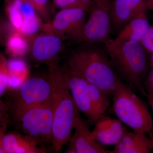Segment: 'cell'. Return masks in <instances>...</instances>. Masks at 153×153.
Segmentation results:
<instances>
[{"label": "cell", "mask_w": 153, "mask_h": 153, "mask_svg": "<svg viewBox=\"0 0 153 153\" xmlns=\"http://www.w3.org/2000/svg\"><path fill=\"white\" fill-rule=\"evenodd\" d=\"M69 89L78 110L83 113L91 124L97 121L89 91V83L83 78L67 71Z\"/></svg>", "instance_id": "obj_10"}, {"label": "cell", "mask_w": 153, "mask_h": 153, "mask_svg": "<svg viewBox=\"0 0 153 153\" xmlns=\"http://www.w3.org/2000/svg\"><path fill=\"white\" fill-rule=\"evenodd\" d=\"M68 6V8H79L85 11H88L87 7L81 0H65Z\"/></svg>", "instance_id": "obj_27"}, {"label": "cell", "mask_w": 153, "mask_h": 153, "mask_svg": "<svg viewBox=\"0 0 153 153\" xmlns=\"http://www.w3.org/2000/svg\"><path fill=\"white\" fill-rule=\"evenodd\" d=\"M6 60L0 64V100L8 87L9 73Z\"/></svg>", "instance_id": "obj_24"}, {"label": "cell", "mask_w": 153, "mask_h": 153, "mask_svg": "<svg viewBox=\"0 0 153 153\" xmlns=\"http://www.w3.org/2000/svg\"><path fill=\"white\" fill-rule=\"evenodd\" d=\"M63 47L62 38L54 33L35 36L30 46L33 60L38 63L50 62L56 57Z\"/></svg>", "instance_id": "obj_9"}, {"label": "cell", "mask_w": 153, "mask_h": 153, "mask_svg": "<svg viewBox=\"0 0 153 153\" xmlns=\"http://www.w3.org/2000/svg\"><path fill=\"white\" fill-rule=\"evenodd\" d=\"M146 11L137 14L121 29L114 40L140 42L150 27Z\"/></svg>", "instance_id": "obj_16"}, {"label": "cell", "mask_w": 153, "mask_h": 153, "mask_svg": "<svg viewBox=\"0 0 153 153\" xmlns=\"http://www.w3.org/2000/svg\"></svg>", "instance_id": "obj_35"}, {"label": "cell", "mask_w": 153, "mask_h": 153, "mask_svg": "<svg viewBox=\"0 0 153 153\" xmlns=\"http://www.w3.org/2000/svg\"><path fill=\"white\" fill-rule=\"evenodd\" d=\"M0 153H4V151L3 150L2 148H1V146H0Z\"/></svg>", "instance_id": "obj_33"}, {"label": "cell", "mask_w": 153, "mask_h": 153, "mask_svg": "<svg viewBox=\"0 0 153 153\" xmlns=\"http://www.w3.org/2000/svg\"><path fill=\"white\" fill-rule=\"evenodd\" d=\"M6 49L13 57H21L28 52L30 46L27 38L17 31L10 34L7 40Z\"/></svg>", "instance_id": "obj_19"}, {"label": "cell", "mask_w": 153, "mask_h": 153, "mask_svg": "<svg viewBox=\"0 0 153 153\" xmlns=\"http://www.w3.org/2000/svg\"><path fill=\"white\" fill-rule=\"evenodd\" d=\"M152 81L153 82V80H152Z\"/></svg>", "instance_id": "obj_36"}, {"label": "cell", "mask_w": 153, "mask_h": 153, "mask_svg": "<svg viewBox=\"0 0 153 153\" xmlns=\"http://www.w3.org/2000/svg\"><path fill=\"white\" fill-rule=\"evenodd\" d=\"M35 142L17 132H7L0 140V146L4 153H45Z\"/></svg>", "instance_id": "obj_14"}, {"label": "cell", "mask_w": 153, "mask_h": 153, "mask_svg": "<svg viewBox=\"0 0 153 153\" xmlns=\"http://www.w3.org/2000/svg\"><path fill=\"white\" fill-rule=\"evenodd\" d=\"M147 97L148 100H149V104L150 105L153 114V82L150 84L148 88V92L147 93Z\"/></svg>", "instance_id": "obj_28"}, {"label": "cell", "mask_w": 153, "mask_h": 153, "mask_svg": "<svg viewBox=\"0 0 153 153\" xmlns=\"http://www.w3.org/2000/svg\"><path fill=\"white\" fill-rule=\"evenodd\" d=\"M113 0H93L87 21L69 37L79 43L91 44L105 41L111 28Z\"/></svg>", "instance_id": "obj_6"}, {"label": "cell", "mask_w": 153, "mask_h": 153, "mask_svg": "<svg viewBox=\"0 0 153 153\" xmlns=\"http://www.w3.org/2000/svg\"><path fill=\"white\" fill-rule=\"evenodd\" d=\"M23 0H13L7 8V13L12 25L17 31H19L23 19L20 9Z\"/></svg>", "instance_id": "obj_20"}, {"label": "cell", "mask_w": 153, "mask_h": 153, "mask_svg": "<svg viewBox=\"0 0 153 153\" xmlns=\"http://www.w3.org/2000/svg\"><path fill=\"white\" fill-rule=\"evenodd\" d=\"M81 1H82V2L84 3V4L86 6L88 10L89 9H90L91 5L93 0H81Z\"/></svg>", "instance_id": "obj_30"}, {"label": "cell", "mask_w": 153, "mask_h": 153, "mask_svg": "<svg viewBox=\"0 0 153 153\" xmlns=\"http://www.w3.org/2000/svg\"><path fill=\"white\" fill-rule=\"evenodd\" d=\"M42 26L41 19L38 15L29 19H23V23L19 32L27 38L35 35Z\"/></svg>", "instance_id": "obj_21"}, {"label": "cell", "mask_w": 153, "mask_h": 153, "mask_svg": "<svg viewBox=\"0 0 153 153\" xmlns=\"http://www.w3.org/2000/svg\"><path fill=\"white\" fill-rule=\"evenodd\" d=\"M10 115L7 104L0 100V140L7 132L10 122Z\"/></svg>", "instance_id": "obj_23"}, {"label": "cell", "mask_w": 153, "mask_h": 153, "mask_svg": "<svg viewBox=\"0 0 153 153\" xmlns=\"http://www.w3.org/2000/svg\"><path fill=\"white\" fill-rule=\"evenodd\" d=\"M85 11L79 8L63 9L56 14L49 28L61 38H69L85 22Z\"/></svg>", "instance_id": "obj_8"}, {"label": "cell", "mask_w": 153, "mask_h": 153, "mask_svg": "<svg viewBox=\"0 0 153 153\" xmlns=\"http://www.w3.org/2000/svg\"><path fill=\"white\" fill-rule=\"evenodd\" d=\"M112 96L113 111L118 120L134 131L151 132L153 122L149 110L130 86L120 80Z\"/></svg>", "instance_id": "obj_4"}, {"label": "cell", "mask_w": 153, "mask_h": 153, "mask_svg": "<svg viewBox=\"0 0 153 153\" xmlns=\"http://www.w3.org/2000/svg\"><path fill=\"white\" fill-rule=\"evenodd\" d=\"M95 124L92 134L102 146H115L127 131L119 120L105 115L97 121Z\"/></svg>", "instance_id": "obj_11"}, {"label": "cell", "mask_w": 153, "mask_h": 153, "mask_svg": "<svg viewBox=\"0 0 153 153\" xmlns=\"http://www.w3.org/2000/svg\"><path fill=\"white\" fill-rule=\"evenodd\" d=\"M140 43L146 52L153 54V26H150Z\"/></svg>", "instance_id": "obj_26"}, {"label": "cell", "mask_w": 153, "mask_h": 153, "mask_svg": "<svg viewBox=\"0 0 153 153\" xmlns=\"http://www.w3.org/2000/svg\"><path fill=\"white\" fill-rule=\"evenodd\" d=\"M6 60V58L5 57L2 55L1 54H0V64H1L3 62L5 61Z\"/></svg>", "instance_id": "obj_32"}, {"label": "cell", "mask_w": 153, "mask_h": 153, "mask_svg": "<svg viewBox=\"0 0 153 153\" xmlns=\"http://www.w3.org/2000/svg\"><path fill=\"white\" fill-rule=\"evenodd\" d=\"M34 8L46 20H49L48 11V0H27Z\"/></svg>", "instance_id": "obj_25"}, {"label": "cell", "mask_w": 153, "mask_h": 153, "mask_svg": "<svg viewBox=\"0 0 153 153\" xmlns=\"http://www.w3.org/2000/svg\"><path fill=\"white\" fill-rule=\"evenodd\" d=\"M54 1L56 6L61 8V10L69 8L65 0H54Z\"/></svg>", "instance_id": "obj_29"}, {"label": "cell", "mask_w": 153, "mask_h": 153, "mask_svg": "<svg viewBox=\"0 0 153 153\" xmlns=\"http://www.w3.org/2000/svg\"><path fill=\"white\" fill-rule=\"evenodd\" d=\"M53 82V125L52 145L56 152L69 141L78 110L69 89L67 70L49 63Z\"/></svg>", "instance_id": "obj_1"}, {"label": "cell", "mask_w": 153, "mask_h": 153, "mask_svg": "<svg viewBox=\"0 0 153 153\" xmlns=\"http://www.w3.org/2000/svg\"><path fill=\"white\" fill-rule=\"evenodd\" d=\"M106 46L110 60L117 74L131 88L146 96L143 82L147 72V59L146 52L140 42L108 40Z\"/></svg>", "instance_id": "obj_3"}, {"label": "cell", "mask_w": 153, "mask_h": 153, "mask_svg": "<svg viewBox=\"0 0 153 153\" xmlns=\"http://www.w3.org/2000/svg\"><path fill=\"white\" fill-rule=\"evenodd\" d=\"M75 132L69 139V145L66 153H110L98 142L77 113L74 128Z\"/></svg>", "instance_id": "obj_7"}, {"label": "cell", "mask_w": 153, "mask_h": 153, "mask_svg": "<svg viewBox=\"0 0 153 153\" xmlns=\"http://www.w3.org/2000/svg\"><path fill=\"white\" fill-rule=\"evenodd\" d=\"M40 117L42 143H52L54 119L53 99L40 105Z\"/></svg>", "instance_id": "obj_17"}, {"label": "cell", "mask_w": 153, "mask_h": 153, "mask_svg": "<svg viewBox=\"0 0 153 153\" xmlns=\"http://www.w3.org/2000/svg\"><path fill=\"white\" fill-rule=\"evenodd\" d=\"M7 68L9 74L25 77L27 74V67L24 61L19 59H11L7 61Z\"/></svg>", "instance_id": "obj_22"}, {"label": "cell", "mask_w": 153, "mask_h": 153, "mask_svg": "<svg viewBox=\"0 0 153 153\" xmlns=\"http://www.w3.org/2000/svg\"><path fill=\"white\" fill-rule=\"evenodd\" d=\"M146 0H113L111 10V27L122 29L137 14L147 9Z\"/></svg>", "instance_id": "obj_12"}, {"label": "cell", "mask_w": 153, "mask_h": 153, "mask_svg": "<svg viewBox=\"0 0 153 153\" xmlns=\"http://www.w3.org/2000/svg\"><path fill=\"white\" fill-rule=\"evenodd\" d=\"M67 65V71L99 88L109 96H112L120 80L107 55L99 49L75 51L68 57Z\"/></svg>", "instance_id": "obj_2"}, {"label": "cell", "mask_w": 153, "mask_h": 153, "mask_svg": "<svg viewBox=\"0 0 153 153\" xmlns=\"http://www.w3.org/2000/svg\"><path fill=\"white\" fill-rule=\"evenodd\" d=\"M88 87L91 100L98 120L104 116L105 111L109 107L110 104L109 95L95 85L89 83Z\"/></svg>", "instance_id": "obj_18"}, {"label": "cell", "mask_w": 153, "mask_h": 153, "mask_svg": "<svg viewBox=\"0 0 153 153\" xmlns=\"http://www.w3.org/2000/svg\"><path fill=\"white\" fill-rule=\"evenodd\" d=\"M148 8H153V0L147 1Z\"/></svg>", "instance_id": "obj_31"}, {"label": "cell", "mask_w": 153, "mask_h": 153, "mask_svg": "<svg viewBox=\"0 0 153 153\" xmlns=\"http://www.w3.org/2000/svg\"><path fill=\"white\" fill-rule=\"evenodd\" d=\"M1 36H0V42L1 41Z\"/></svg>", "instance_id": "obj_34"}, {"label": "cell", "mask_w": 153, "mask_h": 153, "mask_svg": "<svg viewBox=\"0 0 153 153\" xmlns=\"http://www.w3.org/2000/svg\"><path fill=\"white\" fill-rule=\"evenodd\" d=\"M53 82L49 71L46 75L30 77L25 80L15 93L11 105H7L14 118L26 110L39 106L53 99Z\"/></svg>", "instance_id": "obj_5"}, {"label": "cell", "mask_w": 153, "mask_h": 153, "mask_svg": "<svg viewBox=\"0 0 153 153\" xmlns=\"http://www.w3.org/2000/svg\"><path fill=\"white\" fill-rule=\"evenodd\" d=\"M40 105L26 110L15 119L24 135L38 145L42 143L40 117Z\"/></svg>", "instance_id": "obj_15"}, {"label": "cell", "mask_w": 153, "mask_h": 153, "mask_svg": "<svg viewBox=\"0 0 153 153\" xmlns=\"http://www.w3.org/2000/svg\"><path fill=\"white\" fill-rule=\"evenodd\" d=\"M153 149V138L141 132L127 131L110 153H149Z\"/></svg>", "instance_id": "obj_13"}]
</instances>
